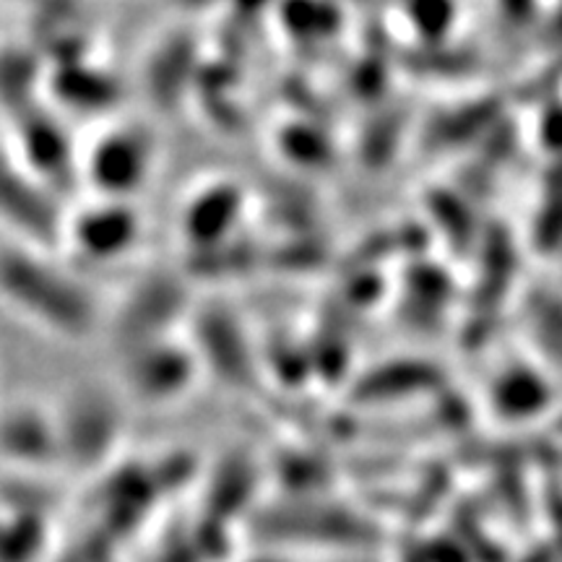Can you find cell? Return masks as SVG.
Instances as JSON below:
<instances>
[{
	"instance_id": "7",
	"label": "cell",
	"mask_w": 562,
	"mask_h": 562,
	"mask_svg": "<svg viewBox=\"0 0 562 562\" xmlns=\"http://www.w3.org/2000/svg\"><path fill=\"white\" fill-rule=\"evenodd\" d=\"M0 453L21 467H53L60 461L58 422L32 404L13 406L0 417Z\"/></svg>"
},
{
	"instance_id": "9",
	"label": "cell",
	"mask_w": 562,
	"mask_h": 562,
	"mask_svg": "<svg viewBox=\"0 0 562 562\" xmlns=\"http://www.w3.org/2000/svg\"><path fill=\"white\" fill-rule=\"evenodd\" d=\"M151 167V144L146 136L121 131L104 136L89 159V172L100 191L110 195H128L140 186Z\"/></svg>"
},
{
	"instance_id": "5",
	"label": "cell",
	"mask_w": 562,
	"mask_h": 562,
	"mask_svg": "<svg viewBox=\"0 0 562 562\" xmlns=\"http://www.w3.org/2000/svg\"><path fill=\"white\" fill-rule=\"evenodd\" d=\"M125 385L138 402L165 404L191 389L195 372L201 370L191 341H178L175 336L123 355Z\"/></svg>"
},
{
	"instance_id": "1",
	"label": "cell",
	"mask_w": 562,
	"mask_h": 562,
	"mask_svg": "<svg viewBox=\"0 0 562 562\" xmlns=\"http://www.w3.org/2000/svg\"><path fill=\"white\" fill-rule=\"evenodd\" d=\"M0 297L34 326L63 339H87L100 323L94 294L50 250L9 248L0 252Z\"/></svg>"
},
{
	"instance_id": "3",
	"label": "cell",
	"mask_w": 562,
	"mask_h": 562,
	"mask_svg": "<svg viewBox=\"0 0 562 562\" xmlns=\"http://www.w3.org/2000/svg\"><path fill=\"white\" fill-rule=\"evenodd\" d=\"M188 321H191L188 341L199 357L201 370H209V375L237 391H248L258 383L250 336L232 307L224 302H209L193 311Z\"/></svg>"
},
{
	"instance_id": "2",
	"label": "cell",
	"mask_w": 562,
	"mask_h": 562,
	"mask_svg": "<svg viewBox=\"0 0 562 562\" xmlns=\"http://www.w3.org/2000/svg\"><path fill=\"white\" fill-rule=\"evenodd\" d=\"M60 438V463L79 472H100L115 453L123 435L121 406L108 391L79 389L55 414Z\"/></svg>"
},
{
	"instance_id": "6",
	"label": "cell",
	"mask_w": 562,
	"mask_h": 562,
	"mask_svg": "<svg viewBox=\"0 0 562 562\" xmlns=\"http://www.w3.org/2000/svg\"><path fill=\"white\" fill-rule=\"evenodd\" d=\"M0 214L26 237V245L47 250L66 237V222L45 186L24 172V167L0 161Z\"/></svg>"
},
{
	"instance_id": "10",
	"label": "cell",
	"mask_w": 562,
	"mask_h": 562,
	"mask_svg": "<svg viewBox=\"0 0 562 562\" xmlns=\"http://www.w3.org/2000/svg\"><path fill=\"white\" fill-rule=\"evenodd\" d=\"M237 214H240V195L235 191H206L191 209L186 211V232H191L195 243L206 245L216 243L227 235V227H235Z\"/></svg>"
},
{
	"instance_id": "4",
	"label": "cell",
	"mask_w": 562,
	"mask_h": 562,
	"mask_svg": "<svg viewBox=\"0 0 562 562\" xmlns=\"http://www.w3.org/2000/svg\"><path fill=\"white\" fill-rule=\"evenodd\" d=\"M188 294L175 277H144L123 300L115 318V339L125 351L170 339L182 318H188Z\"/></svg>"
},
{
	"instance_id": "8",
	"label": "cell",
	"mask_w": 562,
	"mask_h": 562,
	"mask_svg": "<svg viewBox=\"0 0 562 562\" xmlns=\"http://www.w3.org/2000/svg\"><path fill=\"white\" fill-rule=\"evenodd\" d=\"M68 240L79 248L81 256L110 261L123 256L138 237V216L131 206L110 201L102 206L87 209L76 216V222L66 229Z\"/></svg>"
}]
</instances>
